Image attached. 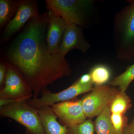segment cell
Here are the masks:
<instances>
[{"instance_id": "cell-1", "label": "cell", "mask_w": 134, "mask_h": 134, "mask_svg": "<svg viewBox=\"0 0 134 134\" xmlns=\"http://www.w3.org/2000/svg\"><path fill=\"white\" fill-rule=\"evenodd\" d=\"M48 10L31 18L9 47V62L15 66L38 98L48 85L70 75L72 70L65 57L48 51L46 39Z\"/></svg>"}, {"instance_id": "cell-2", "label": "cell", "mask_w": 134, "mask_h": 134, "mask_svg": "<svg viewBox=\"0 0 134 134\" xmlns=\"http://www.w3.org/2000/svg\"><path fill=\"white\" fill-rule=\"evenodd\" d=\"M115 15L114 36L118 59L130 60L134 57V0Z\"/></svg>"}, {"instance_id": "cell-3", "label": "cell", "mask_w": 134, "mask_h": 134, "mask_svg": "<svg viewBox=\"0 0 134 134\" xmlns=\"http://www.w3.org/2000/svg\"><path fill=\"white\" fill-rule=\"evenodd\" d=\"M47 10L54 12L67 24L86 27L88 25L94 1L91 0H46Z\"/></svg>"}, {"instance_id": "cell-4", "label": "cell", "mask_w": 134, "mask_h": 134, "mask_svg": "<svg viewBox=\"0 0 134 134\" xmlns=\"http://www.w3.org/2000/svg\"><path fill=\"white\" fill-rule=\"evenodd\" d=\"M2 117L12 119L24 126L26 134H45L38 109L27 101L10 104L0 108Z\"/></svg>"}, {"instance_id": "cell-5", "label": "cell", "mask_w": 134, "mask_h": 134, "mask_svg": "<svg viewBox=\"0 0 134 134\" xmlns=\"http://www.w3.org/2000/svg\"><path fill=\"white\" fill-rule=\"evenodd\" d=\"M119 90L110 85L95 86L81 99L84 113L87 118L98 116L110 106Z\"/></svg>"}, {"instance_id": "cell-6", "label": "cell", "mask_w": 134, "mask_h": 134, "mask_svg": "<svg viewBox=\"0 0 134 134\" xmlns=\"http://www.w3.org/2000/svg\"><path fill=\"white\" fill-rule=\"evenodd\" d=\"M6 65L7 74L0 91V99L29 100L33 94L31 88L15 66L9 62Z\"/></svg>"}, {"instance_id": "cell-7", "label": "cell", "mask_w": 134, "mask_h": 134, "mask_svg": "<svg viewBox=\"0 0 134 134\" xmlns=\"http://www.w3.org/2000/svg\"><path fill=\"white\" fill-rule=\"evenodd\" d=\"M93 84H84L77 80L71 86L58 93H53L47 88L41 92V97L33 98L27 100V103L34 108H39L45 106H51L55 103L74 99L77 96L91 91Z\"/></svg>"}, {"instance_id": "cell-8", "label": "cell", "mask_w": 134, "mask_h": 134, "mask_svg": "<svg viewBox=\"0 0 134 134\" xmlns=\"http://www.w3.org/2000/svg\"><path fill=\"white\" fill-rule=\"evenodd\" d=\"M39 14L38 5L37 1H20L19 7L15 15L5 26L1 39L2 43L8 41L30 19Z\"/></svg>"}, {"instance_id": "cell-9", "label": "cell", "mask_w": 134, "mask_h": 134, "mask_svg": "<svg viewBox=\"0 0 134 134\" xmlns=\"http://www.w3.org/2000/svg\"><path fill=\"white\" fill-rule=\"evenodd\" d=\"M62 125L67 127L81 124L86 120L81 99L67 100L50 106Z\"/></svg>"}, {"instance_id": "cell-10", "label": "cell", "mask_w": 134, "mask_h": 134, "mask_svg": "<svg viewBox=\"0 0 134 134\" xmlns=\"http://www.w3.org/2000/svg\"><path fill=\"white\" fill-rule=\"evenodd\" d=\"M90 47V43L84 36L82 28L75 24H68L63 35L58 54L65 57L73 49H77L85 53Z\"/></svg>"}, {"instance_id": "cell-11", "label": "cell", "mask_w": 134, "mask_h": 134, "mask_svg": "<svg viewBox=\"0 0 134 134\" xmlns=\"http://www.w3.org/2000/svg\"><path fill=\"white\" fill-rule=\"evenodd\" d=\"M48 10V25L46 39L48 51L53 55L58 54L68 24L61 18Z\"/></svg>"}, {"instance_id": "cell-12", "label": "cell", "mask_w": 134, "mask_h": 134, "mask_svg": "<svg viewBox=\"0 0 134 134\" xmlns=\"http://www.w3.org/2000/svg\"><path fill=\"white\" fill-rule=\"evenodd\" d=\"M38 109L45 134H67L68 127L58 122L51 106H45Z\"/></svg>"}, {"instance_id": "cell-13", "label": "cell", "mask_w": 134, "mask_h": 134, "mask_svg": "<svg viewBox=\"0 0 134 134\" xmlns=\"http://www.w3.org/2000/svg\"><path fill=\"white\" fill-rule=\"evenodd\" d=\"M20 1H0V29L2 30L13 18L19 7Z\"/></svg>"}, {"instance_id": "cell-14", "label": "cell", "mask_w": 134, "mask_h": 134, "mask_svg": "<svg viewBox=\"0 0 134 134\" xmlns=\"http://www.w3.org/2000/svg\"><path fill=\"white\" fill-rule=\"evenodd\" d=\"M110 106L107 107L97 116L94 123L97 134H116L111 119Z\"/></svg>"}, {"instance_id": "cell-15", "label": "cell", "mask_w": 134, "mask_h": 134, "mask_svg": "<svg viewBox=\"0 0 134 134\" xmlns=\"http://www.w3.org/2000/svg\"><path fill=\"white\" fill-rule=\"evenodd\" d=\"M134 80V63L129 66L126 70L108 83L113 87L119 88L120 91L126 92L130 84Z\"/></svg>"}, {"instance_id": "cell-16", "label": "cell", "mask_w": 134, "mask_h": 134, "mask_svg": "<svg viewBox=\"0 0 134 134\" xmlns=\"http://www.w3.org/2000/svg\"><path fill=\"white\" fill-rule=\"evenodd\" d=\"M132 105L131 99L126 92H119L110 106L111 114H125Z\"/></svg>"}, {"instance_id": "cell-17", "label": "cell", "mask_w": 134, "mask_h": 134, "mask_svg": "<svg viewBox=\"0 0 134 134\" xmlns=\"http://www.w3.org/2000/svg\"><path fill=\"white\" fill-rule=\"evenodd\" d=\"M93 85L96 86H103L109 82L111 77V71L109 68L103 65H97L92 68L90 73Z\"/></svg>"}, {"instance_id": "cell-18", "label": "cell", "mask_w": 134, "mask_h": 134, "mask_svg": "<svg viewBox=\"0 0 134 134\" xmlns=\"http://www.w3.org/2000/svg\"><path fill=\"white\" fill-rule=\"evenodd\" d=\"M68 127L67 134H95L94 123L89 119L81 124Z\"/></svg>"}, {"instance_id": "cell-19", "label": "cell", "mask_w": 134, "mask_h": 134, "mask_svg": "<svg viewBox=\"0 0 134 134\" xmlns=\"http://www.w3.org/2000/svg\"><path fill=\"white\" fill-rule=\"evenodd\" d=\"M125 114H111V119L116 134H123L124 129L127 125Z\"/></svg>"}, {"instance_id": "cell-20", "label": "cell", "mask_w": 134, "mask_h": 134, "mask_svg": "<svg viewBox=\"0 0 134 134\" xmlns=\"http://www.w3.org/2000/svg\"><path fill=\"white\" fill-rule=\"evenodd\" d=\"M7 74V67L6 63L1 62L0 63V88H2L4 86Z\"/></svg>"}, {"instance_id": "cell-21", "label": "cell", "mask_w": 134, "mask_h": 134, "mask_svg": "<svg viewBox=\"0 0 134 134\" xmlns=\"http://www.w3.org/2000/svg\"><path fill=\"white\" fill-rule=\"evenodd\" d=\"M78 80L81 83L84 84H87L92 83L91 76L90 73L83 75L79 77Z\"/></svg>"}, {"instance_id": "cell-22", "label": "cell", "mask_w": 134, "mask_h": 134, "mask_svg": "<svg viewBox=\"0 0 134 134\" xmlns=\"http://www.w3.org/2000/svg\"><path fill=\"white\" fill-rule=\"evenodd\" d=\"M123 134H134V119L125 127Z\"/></svg>"}]
</instances>
